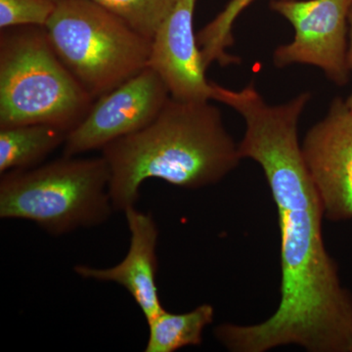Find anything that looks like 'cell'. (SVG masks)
I'll use <instances>...</instances> for the list:
<instances>
[{
  "mask_svg": "<svg viewBox=\"0 0 352 352\" xmlns=\"http://www.w3.org/2000/svg\"><path fill=\"white\" fill-rule=\"evenodd\" d=\"M311 94L270 105L250 85L227 90L223 103L242 116V159L263 168L281 235L279 307L254 325L220 324L215 339L233 352H265L296 344L309 352H352V295L322 235L323 206L305 163L298 122Z\"/></svg>",
  "mask_w": 352,
  "mask_h": 352,
  "instance_id": "1",
  "label": "cell"
},
{
  "mask_svg": "<svg viewBox=\"0 0 352 352\" xmlns=\"http://www.w3.org/2000/svg\"><path fill=\"white\" fill-rule=\"evenodd\" d=\"M101 151L110 168L109 191L115 212L136 205L146 180L204 188L221 182L243 160L219 108L210 101L171 96L147 126Z\"/></svg>",
  "mask_w": 352,
  "mask_h": 352,
  "instance_id": "2",
  "label": "cell"
},
{
  "mask_svg": "<svg viewBox=\"0 0 352 352\" xmlns=\"http://www.w3.org/2000/svg\"><path fill=\"white\" fill-rule=\"evenodd\" d=\"M94 99L65 66L44 28L0 34V127L47 124L69 132Z\"/></svg>",
  "mask_w": 352,
  "mask_h": 352,
  "instance_id": "3",
  "label": "cell"
},
{
  "mask_svg": "<svg viewBox=\"0 0 352 352\" xmlns=\"http://www.w3.org/2000/svg\"><path fill=\"white\" fill-rule=\"evenodd\" d=\"M103 157L64 156L0 178V217L31 221L52 236L105 223L115 212Z\"/></svg>",
  "mask_w": 352,
  "mask_h": 352,
  "instance_id": "4",
  "label": "cell"
},
{
  "mask_svg": "<svg viewBox=\"0 0 352 352\" xmlns=\"http://www.w3.org/2000/svg\"><path fill=\"white\" fill-rule=\"evenodd\" d=\"M44 31L94 100L148 67L152 39L91 0H56Z\"/></svg>",
  "mask_w": 352,
  "mask_h": 352,
  "instance_id": "5",
  "label": "cell"
},
{
  "mask_svg": "<svg viewBox=\"0 0 352 352\" xmlns=\"http://www.w3.org/2000/svg\"><path fill=\"white\" fill-rule=\"evenodd\" d=\"M352 0H272L270 8L295 30L273 53L277 68L302 64L321 69L339 87L349 80V13Z\"/></svg>",
  "mask_w": 352,
  "mask_h": 352,
  "instance_id": "6",
  "label": "cell"
},
{
  "mask_svg": "<svg viewBox=\"0 0 352 352\" xmlns=\"http://www.w3.org/2000/svg\"><path fill=\"white\" fill-rule=\"evenodd\" d=\"M170 97L161 76L147 67L94 102L82 122L67 134L64 156L102 150L113 141L144 129Z\"/></svg>",
  "mask_w": 352,
  "mask_h": 352,
  "instance_id": "7",
  "label": "cell"
},
{
  "mask_svg": "<svg viewBox=\"0 0 352 352\" xmlns=\"http://www.w3.org/2000/svg\"><path fill=\"white\" fill-rule=\"evenodd\" d=\"M302 152L326 219H352V111L333 99L326 117L303 139Z\"/></svg>",
  "mask_w": 352,
  "mask_h": 352,
  "instance_id": "8",
  "label": "cell"
},
{
  "mask_svg": "<svg viewBox=\"0 0 352 352\" xmlns=\"http://www.w3.org/2000/svg\"><path fill=\"white\" fill-rule=\"evenodd\" d=\"M197 0H171L152 38L148 67L166 83L170 96L182 101H210L212 82L206 78L194 32Z\"/></svg>",
  "mask_w": 352,
  "mask_h": 352,
  "instance_id": "9",
  "label": "cell"
},
{
  "mask_svg": "<svg viewBox=\"0 0 352 352\" xmlns=\"http://www.w3.org/2000/svg\"><path fill=\"white\" fill-rule=\"evenodd\" d=\"M124 212L131 233L126 258L113 267L96 268L80 264L74 270L83 279L111 282L126 289L148 323L166 310L156 283L159 229L152 214L140 212L135 206Z\"/></svg>",
  "mask_w": 352,
  "mask_h": 352,
  "instance_id": "10",
  "label": "cell"
},
{
  "mask_svg": "<svg viewBox=\"0 0 352 352\" xmlns=\"http://www.w3.org/2000/svg\"><path fill=\"white\" fill-rule=\"evenodd\" d=\"M68 132L47 124L0 127V175L29 170L64 145Z\"/></svg>",
  "mask_w": 352,
  "mask_h": 352,
  "instance_id": "11",
  "label": "cell"
},
{
  "mask_svg": "<svg viewBox=\"0 0 352 352\" xmlns=\"http://www.w3.org/2000/svg\"><path fill=\"white\" fill-rule=\"evenodd\" d=\"M214 318V307L208 303L186 314H175L164 310L147 323L149 338L144 351L173 352L183 347L201 346L204 330Z\"/></svg>",
  "mask_w": 352,
  "mask_h": 352,
  "instance_id": "12",
  "label": "cell"
},
{
  "mask_svg": "<svg viewBox=\"0 0 352 352\" xmlns=\"http://www.w3.org/2000/svg\"><path fill=\"white\" fill-rule=\"evenodd\" d=\"M256 0H230L226 8L197 34L204 66L208 69L214 62L220 66L239 64V57L227 52L234 43L233 28L236 20Z\"/></svg>",
  "mask_w": 352,
  "mask_h": 352,
  "instance_id": "13",
  "label": "cell"
},
{
  "mask_svg": "<svg viewBox=\"0 0 352 352\" xmlns=\"http://www.w3.org/2000/svg\"><path fill=\"white\" fill-rule=\"evenodd\" d=\"M115 14L139 34L152 39L171 0H91Z\"/></svg>",
  "mask_w": 352,
  "mask_h": 352,
  "instance_id": "14",
  "label": "cell"
},
{
  "mask_svg": "<svg viewBox=\"0 0 352 352\" xmlns=\"http://www.w3.org/2000/svg\"><path fill=\"white\" fill-rule=\"evenodd\" d=\"M56 0H0V29L45 27L54 12Z\"/></svg>",
  "mask_w": 352,
  "mask_h": 352,
  "instance_id": "15",
  "label": "cell"
},
{
  "mask_svg": "<svg viewBox=\"0 0 352 352\" xmlns=\"http://www.w3.org/2000/svg\"><path fill=\"white\" fill-rule=\"evenodd\" d=\"M347 58H349V68H351L352 74V4L349 13V52H347ZM346 101L347 106L352 111V90Z\"/></svg>",
  "mask_w": 352,
  "mask_h": 352,
  "instance_id": "16",
  "label": "cell"
}]
</instances>
